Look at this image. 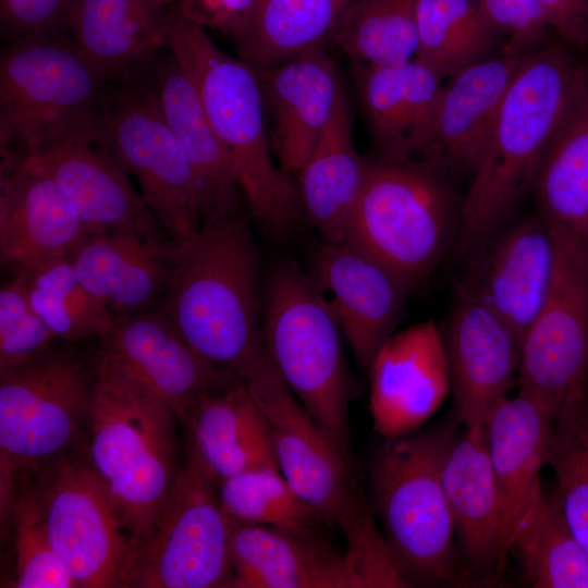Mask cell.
<instances>
[{
  "label": "cell",
  "mask_w": 588,
  "mask_h": 588,
  "mask_svg": "<svg viewBox=\"0 0 588 588\" xmlns=\"http://www.w3.org/2000/svg\"><path fill=\"white\" fill-rule=\"evenodd\" d=\"M149 69L164 117L192 168L201 223L240 212L243 192L193 81L171 52L158 53Z\"/></svg>",
  "instance_id": "4316f807"
},
{
  "label": "cell",
  "mask_w": 588,
  "mask_h": 588,
  "mask_svg": "<svg viewBox=\"0 0 588 588\" xmlns=\"http://www.w3.org/2000/svg\"><path fill=\"white\" fill-rule=\"evenodd\" d=\"M256 72L274 156L296 177L345 85L326 47Z\"/></svg>",
  "instance_id": "7402d4cb"
},
{
  "label": "cell",
  "mask_w": 588,
  "mask_h": 588,
  "mask_svg": "<svg viewBox=\"0 0 588 588\" xmlns=\"http://www.w3.org/2000/svg\"><path fill=\"white\" fill-rule=\"evenodd\" d=\"M584 402L588 405V376L585 384Z\"/></svg>",
  "instance_id": "c3c4849f"
},
{
  "label": "cell",
  "mask_w": 588,
  "mask_h": 588,
  "mask_svg": "<svg viewBox=\"0 0 588 588\" xmlns=\"http://www.w3.org/2000/svg\"><path fill=\"white\" fill-rule=\"evenodd\" d=\"M96 368L86 453L132 550L150 532L181 469V424L170 406L99 348Z\"/></svg>",
  "instance_id": "3957f363"
},
{
  "label": "cell",
  "mask_w": 588,
  "mask_h": 588,
  "mask_svg": "<svg viewBox=\"0 0 588 588\" xmlns=\"http://www.w3.org/2000/svg\"><path fill=\"white\" fill-rule=\"evenodd\" d=\"M529 51L506 50L450 76L427 144L418 158L443 170L475 168L503 98Z\"/></svg>",
  "instance_id": "484cf974"
},
{
  "label": "cell",
  "mask_w": 588,
  "mask_h": 588,
  "mask_svg": "<svg viewBox=\"0 0 588 588\" xmlns=\"http://www.w3.org/2000/svg\"><path fill=\"white\" fill-rule=\"evenodd\" d=\"M352 65L376 156L418 158L434 122L444 77L416 58L396 65Z\"/></svg>",
  "instance_id": "cb8c5ba5"
},
{
  "label": "cell",
  "mask_w": 588,
  "mask_h": 588,
  "mask_svg": "<svg viewBox=\"0 0 588 588\" xmlns=\"http://www.w3.org/2000/svg\"><path fill=\"white\" fill-rule=\"evenodd\" d=\"M261 338L277 372L336 452L351 456V381L341 327L308 272L278 262L262 293Z\"/></svg>",
  "instance_id": "8992f818"
},
{
  "label": "cell",
  "mask_w": 588,
  "mask_h": 588,
  "mask_svg": "<svg viewBox=\"0 0 588 588\" xmlns=\"http://www.w3.org/2000/svg\"><path fill=\"white\" fill-rule=\"evenodd\" d=\"M166 1H170V2H172L173 0H166Z\"/></svg>",
  "instance_id": "f907efd6"
},
{
  "label": "cell",
  "mask_w": 588,
  "mask_h": 588,
  "mask_svg": "<svg viewBox=\"0 0 588 588\" xmlns=\"http://www.w3.org/2000/svg\"><path fill=\"white\" fill-rule=\"evenodd\" d=\"M149 64L105 82L93 144L137 181L147 206L179 243L201 225L197 186L160 106Z\"/></svg>",
  "instance_id": "30bf717a"
},
{
  "label": "cell",
  "mask_w": 588,
  "mask_h": 588,
  "mask_svg": "<svg viewBox=\"0 0 588 588\" xmlns=\"http://www.w3.org/2000/svg\"><path fill=\"white\" fill-rule=\"evenodd\" d=\"M14 523L16 588H76L69 571L54 552L42 524L35 492L27 480L15 490Z\"/></svg>",
  "instance_id": "ab89813d"
},
{
  "label": "cell",
  "mask_w": 588,
  "mask_h": 588,
  "mask_svg": "<svg viewBox=\"0 0 588 588\" xmlns=\"http://www.w3.org/2000/svg\"><path fill=\"white\" fill-rule=\"evenodd\" d=\"M231 580L219 483L185 456L154 527L130 552L120 588H230Z\"/></svg>",
  "instance_id": "8fae6325"
},
{
  "label": "cell",
  "mask_w": 588,
  "mask_h": 588,
  "mask_svg": "<svg viewBox=\"0 0 588 588\" xmlns=\"http://www.w3.org/2000/svg\"><path fill=\"white\" fill-rule=\"evenodd\" d=\"M97 378L88 363L53 345L28 360L0 368L1 505L9 509L14 476L28 477L76 451Z\"/></svg>",
  "instance_id": "9c48e42d"
},
{
  "label": "cell",
  "mask_w": 588,
  "mask_h": 588,
  "mask_svg": "<svg viewBox=\"0 0 588 588\" xmlns=\"http://www.w3.org/2000/svg\"><path fill=\"white\" fill-rule=\"evenodd\" d=\"M586 404V403H585ZM587 408H588V405L586 404Z\"/></svg>",
  "instance_id": "816d5d0a"
},
{
  "label": "cell",
  "mask_w": 588,
  "mask_h": 588,
  "mask_svg": "<svg viewBox=\"0 0 588 588\" xmlns=\"http://www.w3.org/2000/svg\"><path fill=\"white\" fill-rule=\"evenodd\" d=\"M368 370L373 429L384 440L420 430L451 391L443 332L433 321L394 331Z\"/></svg>",
  "instance_id": "9a60e30c"
},
{
  "label": "cell",
  "mask_w": 588,
  "mask_h": 588,
  "mask_svg": "<svg viewBox=\"0 0 588 588\" xmlns=\"http://www.w3.org/2000/svg\"><path fill=\"white\" fill-rule=\"evenodd\" d=\"M230 588L363 587L346 552L319 535L230 519Z\"/></svg>",
  "instance_id": "d4e9b609"
},
{
  "label": "cell",
  "mask_w": 588,
  "mask_h": 588,
  "mask_svg": "<svg viewBox=\"0 0 588 588\" xmlns=\"http://www.w3.org/2000/svg\"><path fill=\"white\" fill-rule=\"evenodd\" d=\"M538 216L553 233L588 252V68L532 183Z\"/></svg>",
  "instance_id": "d6a6232c"
},
{
  "label": "cell",
  "mask_w": 588,
  "mask_h": 588,
  "mask_svg": "<svg viewBox=\"0 0 588 588\" xmlns=\"http://www.w3.org/2000/svg\"><path fill=\"white\" fill-rule=\"evenodd\" d=\"M56 341L32 307L23 275L12 273L0 287V368L34 358Z\"/></svg>",
  "instance_id": "60d3db41"
},
{
  "label": "cell",
  "mask_w": 588,
  "mask_h": 588,
  "mask_svg": "<svg viewBox=\"0 0 588 588\" xmlns=\"http://www.w3.org/2000/svg\"><path fill=\"white\" fill-rule=\"evenodd\" d=\"M309 277L334 314L357 363L368 370L400 320L408 286L388 267L347 241H323Z\"/></svg>",
  "instance_id": "e0dca14e"
},
{
  "label": "cell",
  "mask_w": 588,
  "mask_h": 588,
  "mask_svg": "<svg viewBox=\"0 0 588 588\" xmlns=\"http://www.w3.org/2000/svg\"><path fill=\"white\" fill-rule=\"evenodd\" d=\"M550 27L567 44L588 42V0H539Z\"/></svg>",
  "instance_id": "bcb514c9"
},
{
  "label": "cell",
  "mask_w": 588,
  "mask_h": 588,
  "mask_svg": "<svg viewBox=\"0 0 588 588\" xmlns=\"http://www.w3.org/2000/svg\"><path fill=\"white\" fill-rule=\"evenodd\" d=\"M344 241L366 252L409 290L441 259L455 224L443 170L424 158H367Z\"/></svg>",
  "instance_id": "ba28073f"
},
{
  "label": "cell",
  "mask_w": 588,
  "mask_h": 588,
  "mask_svg": "<svg viewBox=\"0 0 588 588\" xmlns=\"http://www.w3.org/2000/svg\"><path fill=\"white\" fill-rule=\"evenodd\" d=\"M532 588H588V554L572 535L558 495L544 494L510 548Z\"/></svg>",
  "instance_id": "e575fe53"
},
{
  "label": "cell",
  "mask_w": 588,
  "mask_h": 588,
  "mask_svg": "<svg viewBox=\"0 0 588 588\" xmlns=\"http://www.w3.org/2000/svg\"><path fill=\"white\" fill-rule=\"evenodd\" d=\"M415 58L444 78L483 59L498 32L479 0H418Z\"/></svg>",
  "instance_id": "d590c367"
},
{
  "label": "cell",
  "mask_w": 588,
  "mask_h": 588,
  "mask_svg": "<svg viewBox=\"0 0 588 588\" xmlns=\"http://www.w3.org/2000/svg\"><path fill=\"white\" fill-rule=\"evenodd\" d=\"M107 77L63 32L11 41L0 58V150L93 144Z\"/></svg>",
  "instance_id": "52a82bcc"
},
{
  "label": "cell",
  "mask_w": 588,
  "mask_h": 588,
  "mask_svg": "<svg viewBox=\"0 0 588 588\" xmlns=\"http://www.w3.org/2000/svg\"><path fill=\"white\" fill-rule=\"evenodd\" d=\"M83 222L49 173L27 154H2L0 261L25 273L68 257L85 235Z\"/></svg>",
  "instance_id": "2e32d148"
},
{
  "label": "cell",
  "mask_w": 588,
  "mask_h": 588,
  "mask_svg": "<svg viewBox=\"0 0 588 588\" xmlns=\"http://www.w3.org/2000/svg\"><path fill=\"white\" fill-rule=\"evenodd\" d=\"M346 3L339 0H256L232 37L237 58L266 70L332 42Z\"/></svg>",
  "instance_id": "836d02e7"
},
{
  "label": "cell",
  "mask_w": 588,
  "mask_h": 588,
  "mask_svg": "<svg viewBox=\"0 0 588 588\" xmlns=\"http://www.w3.org/2000/svg\"><path fill=\"white\" fill-rule=\"evenodd\" d=\"M99 350L176 414L230 382L209 367L158 308L117 317ZM236 381V380H235Z\"/></svg>",
  "instance_id": "44dd1931"
},
{
  "label": "cell",
  "mask_w": 588,
  "mask_h": 588,
  "mask_svg": "<svg viewBox=\"0 0 588 588\" xmlns=\"http://www.w3.org/2000/svg\"><path fill=\"white\" fill-rule=\"evenodd\" d=\"M23 479L76 588H120L130 540L87 453L70 452Z\"/></svg>",
  "instance_id": "7c38bea8"
},
{
  "label": "cell",
  "mask_w": 588,
  "mask_h": 588,
  "mask_svg": "<svg viewBox=\"0 0 588 588\" xmlns=\"http://www.w3.org/2000/svg\"><path fill=\"white\" fill-rule=\"evenodd\" d=\"M173 2L72 0L65 29L109 79L147 65L166 47Z\"/></svg>",
  "instance_id": "4dcf8cb0"
},
{
  "label": "cell",
  "mask_w": 588,
  "mask_h": 588,
  "mask_svg": "<svg viewBox=\"0 0 588 588\" xmlns=\"http://www.w3.org/2000/svg\"><path fill=\"white\" fill-rule=\"evenodd\" d=\"M498 32L507 36L506 50L527 51L551 29L539 0H479Z\"/></svg>",
  "instance_id": "7bdbcfd3"
},
{
  "label": "cell",
  "mask_w": 588,
  "mask_h": 588,
  "mask_svg": "<svg viewBox=\"0 0 588 588\" xmlns=\"http://www.w3.org/2000/svg\"><path fill=\"white\" fill-rule=\"evenodd\" d=\"M558 240L537 215L499 229L471 256L463 283L523 340L544 306L558 265Z\"/></svg>",
  "instance_id": "d6986e66"
},
{
  "label": "cell",
  "mask_w": 588,
  "mask_h": 588,
  "mask_svg": "<svg viewBox=\"0 0 588 588\" xmlns=\"http://www.w3.org/2000/svg\"><path fill=\"white\" fill-rule=\"evenodd\" d=\"M180 424L185 456L218 483L253 468L278 467L266 419L243 380L205 395Z\"/></svg>",
  "instance_id": "f1b7e54d"
},
{
  "label": "cell",
  "mask_w": 588,
  "mask_h": 588,
  "mask_svg": "<svg viewBox=\"0 0 588 588\" xmlns=\"http://www.w3.org/2000/svg\"><path fill=\"white\" fill-rule=\"evenodd\" d=\"M20 274L32 307L57 340H100L112 330L115 317L82 283L68 257Z\"/></svg>",
  "instance_id": "74e56055"
},
{
  "label": "cell",
  "mask_w": 588,
  "mask_h": 588,
  "mask_svg": "<svg viewBox=\"0 0 588 588\" xmlns=\"http://www.w3.org/2000/svg\"><path fill=\"white\" fill-rule=\"evenodd\" d=\"M354 113L345 87L310 156L296 175L303 217L326 242L345 240L368 161L354 146Z\"/></svg>",
  "instance_id": "1f68e13d"
},
{
  "label": "cell",
  "mask_w": 588,
  "mask_h": 588,
  "mask_svg": "<svg viewBox=\"0 0 588 588\" xmlns=\"http://www.w3.org/2000/svg\"><path fill=\"white\" fill-rule=\"evenodd\" d=\"M455 425L384 440L371 466V491L394 562L414 586L462 584L454 523L442 482Z\"/></svg>",
  "instance_id": "5b68a950"
},
{
  "label": "cell",
  "mask_w": 588,
  "mask_h": 588,
  "mask_svg": "<svg viewBox=\"0 0 588 588\" xmlns=\"http://www.w3.org/2000/svg\"><path fill=\"white\" fill-rule=\"evenodd\" d=\"M27 155L72 203L86 234L161 225L135 189L132 176L102 148L90 143H63Z\"/></svg>",
  "instance_id": "f546056e"
},
{
  "label": "cell",
  "mask_w": 588,
  "mask_h": 588,
  "mask_svg": "<svg viewBox=\"0 0 588 588\" xmlns=\"http://www.w3.org/2000/svg\"><path fill=\"white\" fill-rule=\"evenodd\" d=\"M554 419L517 392L502 399L485 424L486 445L497 485L505 554L544 493L540 475L549 462Z\"/></svg>",
  "instance_id": "603a6c76"
},
{
  "label": "cell",
  "mask_w": 588,
  "mask_h": 588,
  "mask_svg": "<svg viewBox=\"0 0 588 588\" xmlns=\"http://www.w3.org/2000/svg\"><path fill=\"white\" fill-rule=\"evenodd\" d=\"M584 66L554 45L527 53L471 171L458 216L462 254L471 256L477 252L531 191Z\"/></svg>",
  "instance_id": "7a4b0ae2"
},
{
  "label": "cell",
  "mask_w": 588,
  "mask_h": 588,
  "mask_svg": "<svg viewBox=\"0 0 588 588\" xmlns=\"http://www.w3.org/2000/svg\"><path fill=\"white\" fill-rule=\"evenodd\" d=\"M339 1H342V2H344V3H347L348 0H339Z\"/></svg>",
  "instance_id": "681fc988"
},
{
  "label": "cell",
  "mask_w": 588,
  "mask_h": 588,
  "mask_svg": "<svg viewBox=\"0 0 588 588\" xmlns=\"http://www.w3.org/2000/svg\"><path fill=\"white\" fill-rule=\"evenodd\" d=\"M72 0H0L1 30L13 40L63 32Z\"/></svg>",
  "instance_id": "ee69618b"
},
{
  "label": "cell",
  "mask_w": 588,
  "mask_h": 588,
  "mask_svg": "<svg viewBox=\"0 0 588 588\" xmlns=\"http://www.w3.org/2000/svg\"><path fill=\"white\" fill-rule=\"evenodd\" d=\"M256 0H176L175 5L187 19L203 28L235 36L250 15Z\"/></svg>",
  "instance_id": "f6af8a7d"
},
{
  "label": "cell",
  "mask_w": 588,
  "mask_h": 588,
  "mask_svg": "<svg viewBox=\"0 0 588 588\" xmlns=\"http://www.w3.org/2000/svg\"><path fill=\"white\" fill-rule=\"evenodd\" d=\"M176 243L162 225L85 234L70 252L82 283L117 317L158 307Z\"/></svg>",
  "instance_id": "ffe728a7"
},
{
  "label": "cell",
  "mask_w": 588,
  "mask_h": 588,
  "mask_svg": "<svg viewBox=\"0 0 588 588\" xmlns=\"http://www.w3.org/2000/svg\"><path fill=\"white\" fill-rule=\"evenodd\" d=\"M166 47L193 81L234 168L250 216L273 235L303 217L296 181L275 163L257 72L222 51L172 4Z\"/></svg>",
  "instance_id": "277c9868"
},
{
  "label": "cell",
  "mask_w": 588,
  "mask_h": 588,
  "mask_svg": "<svg viewBox=\"0 0 588 588\" xmlns=\"http://www.w3.org/2000/svg\"><path fill=\"white\" fill-rule=\"evenodd\" d=\"M241 380L266 419L281 474L329 524H339L356 497L348 463L283 382L265 348Z\"/></svg>",
  "instance_id": "5bb4252c"
},
{
  "label": "cell",
  "mask_w": 588,
  "mask_h": 588,
  "mask_svg": "<svg viewBox=\"0 0 588 588\" xmlns=\"http://www.w3.org/2000/svg\"><path fill=\"white\" fill-rule=\"evenodd\" d=\"M157 308L218 375L242 379L264 350L259 258L247 216L206 221L176 243Z\"/></svg>",
  "instance_id": "6da1fadb"
},
{
  "label": "cell",
  "mask_w": 588,
  "mask_h": 588,
  "mask_svg": "<svg viewBox=\"0 0 588 588\" xmlns=\"http://www.w3.org/2000/svg\"><path fill=\"white\" fill-rule=\"evenodd\" d=\"M222 507L231 520L299 534L319 535L329 522L284 478L278 467L253 468L219 483Z\"/></svg>",
  "instance_id": "f35d334b"
},
{
  "label": "cell",
  "mask_w": 588,
  "mask_h": 588,
  "mask_svg": "<svg viewBox=\"0 0 588 588\" xmlns=\"http://www.w3.org/2000/svg\"><path fill=\"white\" fill-rule=\"evenodd\" d=\"M555 237L553 285L522 340L517 376L518 392L554 421L584 400L588 376V252Z\"/></svg>",
  "instance_id": "4fadbf2b"
},
{
  "label": "cell",
  "mask_w": 588,
  "mask_h": 588,
  "mask_svg": "<svg viewBox=\"0 0 588 588\" xmlns=\"http://www.w3.org/2000/svg\"><path fill=\"white\" fill-rule=\"evenodd\" d=\"M418 0H348L332 44L352 61L396 65L416 56Z\"/></svg>",
  "instance_id": "8d00e7d4"
},
{
  "label": "cell",
  "mask_w": 588,
  "mask_h": 588,
  "mask_svg": "<svg viewBox=\"0 0 588 588\" xmlns=\"http://www.w3.org/2000/svg\"><path fill=\"white\" fill-rule=\"evenodd\" d=\"M442 482L460 554L475 575L483 580L493 578L507 555L485 426L465 428L456 437L444 461Z\"/></svg>",
  "instance_id": "83f0119b"
},
{
  "label": "cell",
  "mask_w": 588,
  "mask_h": 588,
  "mask_svg": "<svg viewBox=\"0 0 588 588\" xmlns=\"http://www.w3.org/2000/svg\"><path fill=\"white\" fill-rule=\"evenodd\" d=\"M554 426L560 429L588 462V408L584 402L562 414Z\"/></svg>",
  "instance_id": "7dc6e473"
},
{
  "label": "cell",
  "mask_w": 588,
  "mask_h": 588,
  "mask_svg": "<svg viewBox=\"0 0 588 588\" xmlns=\"http://www.w3.org/2000/svg\"><path fill=\"white\" fill-rule=\"evenodd\" d=\"M548 463L555 474L556 495L566 524L588 554V462L572 441L553 427Z\"/></svg>",
  "instance_id": "b9f144b4"
},
{
  "label": "cell",
  "mask_w": 588,
  "mask_h": 588,
  "mask_svg": "<svg viewBox=\"0 0 588 588\" xmlns=\"http://www.w3.org/2000/svg\"><path fill=\"white\" fill-rule=\"evenodd\" d=\"M443 338L457 422L465 428L485 426L517 383L522 342L464 284Z\"/></svg>",
  "instance_id": "ac0fdd59"
}]
</instances>
